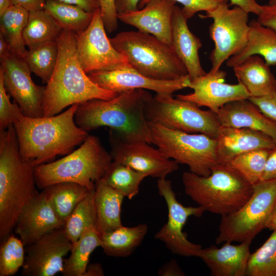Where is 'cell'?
I'll list each match as a JSON object with an SVG mask.
<instances>
[{
  "mask_svg": "<svg viewBox=\"0 0 276 276\" xmlns=\"http://www.w3.org/2000/svg\"><path fill=\"white\" fill-rule=\"evenodd\" d=\"M78 105L51 117L22 115L13 124L22 159L36 167L53 162L58 155H67L81 145L89 134L75 122Z\"/></svg>",
  "mask_w": 276,
  "mask_h": 276,
  "instance_id": "obj_1",
  "label": "cell"
},
{
  "mask_svg": "<svg viewBox=\"0 0 276 276\" xmlns=\"http://www.w3.org/2000/svg\"><path fill=\"white\" fill-rule=\"evenodd\" d=\"M152 96L146 89H136L120 93L109 100L86 101L79 104L75 114V122L87 132L108 127L125 141H142L151 144L144 108Z\"/></svg>",
  "mask_w": 276,
  "mask_h": 276,
  "instance_id": "obj_2",
  "label": "cell"
},
{
  "mask_svg": "<svg viewBox=\"0 0 276 276\" xmlns=\"http://www.w3.org/2000/svg\"><path fill=\"white\" fill-rule=\"evenodd\" d=\"M57 41L58 59L45 86L43 117L58 114L75 104L94 99L109 100L119 94L100 87L84 72L77 56L74 33L63 30Z\"/></svg>",
  "mask_w": 276,
  "mask_h": 276,
  "instance_id": "obj_3",
  "label": "cell"
},
{
  "mask_svg": "<svg viewBox=\"0 0 276 276\" xmlns=\"http://www.w3.org/2000/svg\"><path fill=\"white\" fill-rule=\"evenodd\" d=\"M35 166L22 159L13 125L0 130V240L12 233L25 206L39 192Z\"/></svg>",
  "mask_w": 276,
  "mask_h": 276,
  "instance_id": "obj_4",
  "label": "cell"
},
{
  "mask_svg": "<svg viewBox=\"0 0 276 276\" xmlns=\"http://www.w3.org/2000/svg\"><path fill=\"white\" fill-rule=\"evenodd\" d=\"M186 194L205 211L223 217L239 209L251 196L252 186L228 165L218 164L208 176L182 175Z\"/></svg>",
  "mask_w": 276,
  "mask_h": 276,
  "instance_id": "obj_5",
  "label": "cell"
},
{
  "mask_svg": "<svg viewBox=\"0 0 276 276\" xmlns=\"http://www.w3.org/2000/svg\"><path fill=\"white\" fill-rule=\"evenodd\" d=\"M112 162L99 137L88 135L80 147L64 157L34 167L37 187H46L61 182H72L95 189Z\"/></svg>",
  "mask_w": 276,
  "mask_h": 276,
  "instance_id": "obj_6",
  "label": "cell"
},
{
  "mask_svg": "<svg viewBox=\"0 0 276 276\" xmlns=\"http://www.w3.org/2000/svg\"><path fill=\"white\" fill-rule=\"evenodd\" d=\"M130 65L142 75L156 80H174L188 74L171 45L139 31H123L110 38Z\"/></svg>",
  "mask_w": 276,
  "mask_h": 276,
  "instance_id": "obj_7",
  "label": "cell"
},
{
  "mask_svg": "<svg viewBox=\"0 0 276 276\" xmlns=\"http://www.w3.org/2000/svg\"><path fill=\"white\" fill-rule=\"evenodd\" d=\"M152 144L165 156L187 165L189 171L208 176L218 164L216 139L206 134H192L149 123Z\"/></svg>",
  "mask_w": 276,
  "mask_h": 276,
  "instance_id": "obj_8",
  "label": "cell"
},
{
  "mask_svg": "<svg viewBox=\"0 0 276 276\" xmlns=\"http://www.w3.org/2000/svg\"><path fill=\"white\" fill-rule=\"evenodd\" d=\"M148 122L189 133H200L216 139L221 127L217 114L202 110L192 102L174 99L172 95L156 94L144 108Z\"/></svg>",
  "mask_w": 276,
  "mask_h": 276,
  "instance_id": "obj_9",
  "label": "cell"
},
{
  "mask_svg": "<svg viewBox=\"0 0 276 276\" xmlns=\"http://www.w3.org/2000/svg\"><path fill=\"white\" fill-rule=\"evenodd\" d=\"M239 209L221 217L216 238L217 244L226 242H251L263 229L276 201V179L260 180Z\"/></svg>",
  "mask_w": 276,
  "mask_h": 276,
  "instance_id": "obj_10",
  "label": "cell"
},
{
  "mask_svg": "<svg viewBox=\"0 0 276 276\" xmlns=\"http://www.w3.org/2000/svg\"><path fill=\"white\" fill-rule=\"evenodd\" d=\"M249 13L238 6L229 8L227 3L206 12L201 18H211L209 32L214 42L210 55L211 71L219 69L224 61L238 53L247 44L249 31Z\"/></svg>",
  "mask_w": 276,
  "mask_h": 276,
  "instance_id": "obj_11",
  "label": "cell"
},
{
  "mask_svg": "<svg viewBox=\"0 0 276 276\" xmlns=\"http://www.w3.org/2000/svg\"><path fill=\"white\" fill-rule=\"evenodd\" d=\"M157 188L166 203L168 213L167 222L155 234L154 238L163 242L174 254L199 258L202 246L190 242L182 229L189 217H200L204 210L200 206H185L180 203L170 180L158 179Z\"/></svg>",
  "mask_w": 276,
  "mask_h": 276,
  "instance_id": "obj_12",
  "label": "cell"
},
{
  "mask_svg": "<svg viewBox=\"0 0 276 276\" xmlns=\"http://www.w3.org/2000/svg\"><path fill=\"white\" fill-rule=\"evenodd\" d=\"M75 38L77 56L87 74L129 64L127 57L113 47L108 38L100 9L94 12L88 27L75 34Z\"/></svg>",
  "mask_w": 276,
  "mask_h": 276,
  "instance_id": "obj_13",
  "label": "cell"
},
{
  "mask_svg": "<svg viewBox=\"0 0 276 276\" xmlns=\"http://www.w3.org/2000/svg\"><path fill=\"white\" fill-rule=\"evenodd\" d=\"M0 58V75L5 88L23 114L31 118L43 117L45 86L33 82L31 72L22 57L10 52Z\"/></svg>",
  "mask_w": 276,
  "mask_h": 276,
  "instance_id": "obj_14",
  "label": "cell"
},
{
  "mask_svg": "<svg viewBox=\"0 0 276 276\" xmlns=\"http://www.w3.org/2000/svg\"><path fill=\"white\" fill-rule=\"evenodd\" d=\"M109 143L112 161L126 165L147 176L166 178L178 169L176 162L168 158L158 148L146 142L125 141L110 130Z\"/></svg>",
  "mask_w": 276,
  "mask_h": 276,
  "instance_id": "obj_15",
  "label": "cell"
},
{
  "mask_svg": "<svg viewBox=\"0 0 276 276\" xmlns=\"http://www.w3.org/2000/svg\"><path fill=\"white\" fill-rule=\"evenodd\" d=\"M72 247V243L63 227L44 235L25 247L21 275L53 276L61 273L64 257L70 252Z\"/></svg>",
  "mask_w": 276,
  "mask_h": 276,
  "instance_id": "obj_16",
  "label": "cell"
},
{
  "mask_svg": "<svg viewBox=\"0 0 276 276\" xmlns=\"http://www.w3.org/2000/svg\"><path fill=\"white\" fill-rule=\"evenodd\" d=\"M89 78L102 88L122 93L143 89L151 90L156 94L173 95L174 92L189 88L191 80L188 75L174 80H159L147 77L127 64L108 71L89 73Z\"/></svg>",
  "mask_w": 276,
  "mask_h": 276,
  "instance_id": "obj_17",
  "label": "cell"
},
{
  "mask_svg": "<svg viewBox=\"0 0 276 276\" xmlns=\"http://www.w3.org/2000/svg\"><path fill=\"white\" fill-rule=\"evenodd\" d=\"M226 76V72L220 69L214 72L210 70L205 75L191 80L189 88L193 89V93L179 94L176 98L192 102L199 107H206L217 113L228 103L250 97L241 83H225Z\"/></svg>",
  "mask_w": 276,
  "mask_h": 276,
  "instance_id": "obj_18",
  "label": "cell"
},
{
  "mask_svg": "<svg viewBox=\"0 0 276 276\" xmlns=\"http://www.w3.org/2000/svg\"><path fill=\"white\" fill-rule=\"evenodd\" d=\"M42 190L23 208L14 227L26 247L44 235L63 227Z\"/></svg>",
  "mask_w": 276,
  "mask_h": 276,
  "instance_id": "obj_19",
  "label": "cell"
},
{
  "mask_svg": "<svg viewBox=\"0 0 276 276\" xmlns=\"http://www.w3.org/2000/svg\"><path fill=\"white\" fill-rule=\"evenodd\" d=\"M176 3L172 0H151L142 9L118 14V18L172 45V20Z\"/></svg>",
  "mask_w": 276,
  "mask_h": 276,
  "instance_id": "obj_20",
  "label": "cell"
},
{
  "mask_svg": "<svg viewBox=\"0 0 276 276\" xmlns=\"http://www.w3.org/2000/svg\"><path fill=\"white\" fill-rule=\"evenodd\" d=\"M216 139L218 163L225 165L241 154L260 149H272L276 145L267 134L246 128L221 126Z\"/></svg>",
  "mask_w": 276,
  "mask_h": 276,
  "instance_id": "obj_21",
  "label": "cell"
},
{
  "mask_svg": "<svg viewBox=\"0 0 276 276\" xmlns=\"http://www.w3.org/2000/svg\"><path fill=\"white\" fill-rule=\"evenodd\" d=\"M226 242L220 247L215 245L202 248L199 257L212 276H245L251 242L234 245Z\"/></svg>",
  "mask_w": 276,
  "mask_h": 276,
  "instance_id": "obj_22",
  "label": "cell"
},
{
  "mask_svg": "<svg viewBox=\"0 0 276 276\" xmlns=\"http://www.w3.org/2000/svg\"><path fill=\"white\" fill-rule=\"evenodd\" d=\"M187 20L181 8L176 5L172 20V47L192 80L205 75L206 72L201 65L198 54L201 41L190 31Z\"/></svg>",
  "mask_w": 276,
  "mask_h": 276,
  "instance_id": "obj_23",
  "label": "cell"
},
{
  "mask_svg": "<svg viewBox=\"0 0 276 276\" xmlns=\"http://www.w3.org/2000/svg\"><path fill=\"white\" fill-rule=\"evenodd\" d=\"M217 114L221 126L260 131L269 135L276 143V123L248 99L228 103L219 109Z\"/></svg>",
  "mask_w": 276,
  "mask_h": 276,
  "instance_id": "obj_24",
  "label": "cell"
},
{
  "mask_svg": "<svg viewBox=\"0 0 276 276\" xmlns=\"http://www.w3.org/2000/svg\"><path fill=\"white\" fill-rule=\"evenodd\" d=\"M238 82L247 89L250 97L276 93V78L264 59L250 56L233 67Z\"/></svg>",
  "mask_w": 276,
  "mask_h": 276,
  "instance_id": "obj_25",
  "label": "cell"
},
{
  "mask_svg": "<svg viewBox=\"0 0 276 276\" xmlns=\"http://www.w3.org/2000/svg\"><path fill=\"white\" fill-rule=\"evenodd\" d=\"M249 25L247 44L226 61L227 66L233 68L247 57L255 55L262 56L269 66L276 65V31L263 26L257 19L251 20Z\"/></svg>",
  "mask_w": 276,
  "mask_h": 276,
  "instance_id": "obj_26",
  "label": "cell"
},
{
  "mask_svg": "<svg viewBox=\"0 0 276 276\" xmlns=\"http://www.w3.org/2000/svg\"><path fill=\"white\" fill-rule=\"evenodd\" d=\"M125 197L101 180L95 183L96 229L101 237L122 226L121 207Z\"/></svg>",
  "mask_w": 276,
  "mask_h": 276,
  "instance_id": "obj_27",
  "label": "cell"
},
{
  "mask_svg": "<svg viewBox=\"0 0 276 276\" xmlns=\"http://www.w3.org/2000/svg\"><path fill=\"white\" fill-rule=\"evenodd\" d=\"M147 232L145 223L131 227L122 225L102 235L101 247L108 256L126 258L141 244Z\"/></svg>",
  "mask_w": 276,
  "mask_h": 276,
  "instance_id": "obj_28",
  "label": "cell"
},
{
  "mask_svg": "<svg viewBox=\"0 0 276 276\" xmlns=\"http://www.w3.org/2000/svg\"><path fill=\"white\" fill-rule=\"evenodd\" d=\"M42 190L56 215L65 222L76 205L93 190L75 182H61Z\"/></svg>",
  "mask_w": 276,
  "mask_h": 276,
  "instance_id": "obj_29",
  "label": "cell"
},
{
  "mask_svg": "<svg viewBox=\"0 0 276 276\" xmlns=\"http://www.w3.org/2000/svg\"><path fill=\"white\" fill-rule=\"evenodd\" d=\"M101 245V237L96 228H90L85 232L74 243L67 259H64L63 276H84L89 264L91 254Z\"/></svg>",
  "mask_w": 276,
  "mask_h": 276,
  "instance_id": "obj_30",
  "label": "cell"
},
{
  "mask_svg": "<svg viewBox=\"0 0 276 276\" xmlns=\"http://www.w3.org/2000/svg\"><path fill=\"white\" fill-rule=\"evenodd\" d=\"M63 30L43 9L29 12L24 30L26 46L32 49L43 43L57 41Z\"/></svg>",
  "mask_w": 276,
  "mask_h": 276,
  "instance_id": "obj_31",
  "label": "cell"
},
{
  "mask_svg": "<svg viewBox=\"0 0 276 276\" xmlns=\"http://www.w3.org/2000/svg\"><path fill=\"white\" fill-rule=\"evenodd\" d=\"M43 10L63 30L75 34L85 30L91 22L94 13L75 5L58 0H46Z\"/></svg>",
  "mask_w": 276,
  "mask_h": 276,
  "instance_id": "obj_32",
  "label": "cell"
},
{
  "mask_svg": "<svg viewBox=\"0 0 276 276\" xmlns=\"http://www.w3.org/2000/svg\"><path fill=\"white\" fill-rule=\"evenodd\" d=\"M29 15V12L27 10L13 5L0 16V34L7 41L11 51L22 58L27 51L23 32Z\"/></svg>",
  "mask_w": 276,
  "mask_h": 276,
  "instance_id": "obj_33",
  "label": "cell"
},
{
  "mask_svg": "<svg viewBox=\"0 0 276 276\" xmlns=\"http://www.w3.org/2000/svg\"><path fill=\"white\" fill-rule=\"evenodd\" d=\"M147 176L126 165L112 161L100 180L131 200L139 193L140 184Z\"/></svg>",
  "mask_w": 276,
  "mask_h": 276,
  "instance_id": "obj_34",
  "label": "cell"
},
{
  "mask_svg": "<svg viewBox=\"0 0 276 276\" xmlns=\"http://www.w3.org/2000/svg\"><path fill=\"white\" fill-rule=\"evenodd\" d=\"M95 192V189L76 205L65 222L63 229L72 243L87 230L96 228Z\"/></svg>",
  "mask_w": 276,
  "mask_h": 276,
  "instance_id": "obj_35",
  "label": "cell"
},
{
  "mask_svg": "<svg viewBox=\"0 0 276 276\" xmlns=\"http://www.w3.org/2000/svg\"><path fill=\"white\" fill-rule=\"evenodd\" d=\"M58 56V42L54 41L29 49L23 58L31 73L47 83L54 70Z\"/></svg>",
  "mask_w": 276,
  "mask_h": 276,
  "instance_id": "obj_36",
  "label": "cell"
},
{
  "mask_svg": "<svg viewBox=\"0 0 276 276\" xmlns=\"http://www.w3.org/2000/svg\"><path fill=\"white\" fill-rule=\"evenodd\" d=\"M271 149H260L235 157L227 164L253 186L260 181Z\"/></svg>",
  "mask_w": 276,
  "mask_h": 276,
  "instance_id": "obj_37",
  "label": "cell"
},
{
  "mask_svg": "<svg viewBox=\"0 0 276 276\" xmlns=\"http://www.w3.org/2000/svg\"><path fill=\"white\" fill-rule=\"evenodd\" d=\"M246 275L276 276V231L255 252L250 253Z\"/></svg>",
  "mask_w": 276,
  "mask_h": 276,
  "instance_id": "obj_38",
  "label": "cell"
},
{
  "mask_svg": "<svg viewBox=\"0 0 276 276\" xmlns=\"http://www.w3.org/2000/svg\"><path fill=\"white\" fill-rule=\"evenodd\" d=\"M1 242L0 276L13 275L24 265L25 246L13 234Z\"/></svg>",
  "mask_w": 276,
  "mask_h": 276,
  "instance_id": "obj_39",
  "label": "cell"
},
{
  "mask_svg": "<svg viewBox=\"0 0 276 276\" xmlns=\"http://www.w3.org/2000/svg\"><path fill=\"white\" fill-rule=\"evenodd\" d=\"M10 96L0 75V130L7 129L24 115L19 106L15 102L10 101Z\"/></svg>",
  "mask_w": 276,
  "mask_h": 276,
  "instance_id": "obj_40",
  "label": "cell"
},
{
  "mask_svg": "<svg viewBox=\"0 0 276 276\" xmlns=\"http://www.w3.org/2000/svg\"><path fill=\"white\" fill-rule=\"evenodd\" d=\"M151 0H141L138 5L139 9H142ZM180 3L183 14L189 19L200 11L208 12L214 9L220 5L226 4L228 0H172Z\"/></svg>",
  "mask_w": 276,
  "mask_h": 276,
  "instance_id": "obj_41",
  "label": "cell"
},
{
  "mask_svg": "<svg viewBox=\"0 0 276 276\" xmlns=\"http://www.w3.org/2000/svg\"><path fill=\"white\" fill-rule=\"evenodd\" d=\"M100 10L106 31L111 33L118 28V18L115 0H99Z\"/></svg>",
  "mask_w": 276,
  "mask_h": 276,
  "instance_id": "obj_42",
  "label": "cell"
},
{
  "mask_svg": "<svg viewBox=\"0 0 276 276\" xmlns=\"http://www.w3.org/2000/svg\"><path fill=\"white\" fill-rule=\"evenodd\" d=\"M248 99L267 118L276 123V93Z\"/></svg>",
  "mask_w": 276,
  "mask_h": 276,
  "instance_id": "obj_43",
  "label": "cell"
},
{
  "mask_svg": "<svg viewBox=\"0 0 276 276\" xmlns=\"http://www.w3.org/2000/svg\"><path fill=\"white\" fill-rule=\"evenodd\" d=\"M257 20L263 26L276 31V3L261 5Z\"/></svg>",
  "mask_w": 276,
  "mask_h": 276,
  "instance_id": "obj_44",
  "label": "cell"
},
{
  "mask_svg": "<svg viewBox=\"0 0 276 276\" xmlns=\"http://www.w3.org/2000/svg\"><path fill=\"white\" fill-rule=\"evenodd\" d=\"M274 179H276V145L270 150L261 180Z\"/></svg>",
  "mask_w": 276,
  "mask_h": 276,
  "instance_id": "obj_45",
  "label": "cell"
},
{
  "mask_svg": "<svg viewBox=\"0 0 276 276\" xmlns=\"http://www.w3.org/2000/svg\"><path fill=\"white\" fill-rule=\"evenodd\" d=\"M160 276H185V272L178 265L176 261L171 260L163 265L158 270Z\"/></svg>",
  "mask_w": 276,
  "mask_h": 276,
  "instance_id": "obj_46",
  "label": "cell"
},
{
  "mask_svg": "<svg viewBox=\"0 0 276 276\" xmlns=\"http://www.w3.org/2000/svg\"><path fill=\"white\" fill-rule=\"evenodd\" d=\"M229 6H238L247 12L253 13L257 16L260 14L261 5L256 0H228Z\"/></svg>",
  "mask_w": 276,
  "mask_h": 276,
  "instance_id": "obj_47",
  "label": "cell"
},
{
  "mask_svg": "<svg viewBox=\"0 0 276 276\" xmlns=\"http://www.w3.org/2000/svg\"><path fill=\"white\" fill-rule=\"evenodd\" d=\"M141 0H115L116 10L118 14L128 13L139 9Z\"/></svg>",
  "mask_w": 276,
  "mask_h": 276,
  "instance_id": "obj_48",
  "label": "cell"
},
{
  "mask_svg": "<svg viewBox=\"0 0 276 276\" xmlns=\"http://www.w3.org/2000/svg\"><path fill=\"white\" fill-rule=\"evenodd\" d=\"M13 5L21 7L29 12L42 10L46 0H11Z\"/></svg>",
  "mask_w": 276,
  "mask_h": 276,
  "instance_id": "obj_49",
  "label": "cell"
},
{
  "mask_svg": "<svg viewBox=\"0 0 276 276\" xmlns=\"http://www.w3.org/2000/svg\"><path fill=\"white\" fill-rule=\"evenodd\" d=\"M66 3L79 6L85 11L94 13L100 9L99 0H58Z\"/></svg>",
  "mask_w": 276,
  "mask_h": 276,
  "instance_id": "obj_50",
  "label": "cell"
},
{
  "mask_svg": "<svg viewBox=\"0 0 276 276\" xmlns=\"http://www.w3.org/2000/svg\"><path fill=\"white\" fill-rule=\"evenodd\" d=\"M104 272L102 265L98 263L88 265L84 276H103Z\"/></svg>",
  "mask_w": 276,
  "mask_h": 276,
  "instance_id": "obj_51",
  "label": "cell"
},
{
  "mask_svg": "<svg viewBox=\"0 0 276 276\" xmlns=\"http://www.w3.org/2000/svg\"><path fill=\"white\" fill-rule=\"evenodd\" d=\"M265 228L272 231H276V201L266 223Z\"/></svg>",
  "mask_w": 276,
  "mask_h": 276,
  "instance_id": "obj_52",
  "label": "cell"
},
{
  "mask_svg": "<svg viewBox=\"0 0 276 276\" xmlns=\"http://www.w3.org/2000/svg\"><path fill=\"white\" fill-rule=\"evenodd\" d=\"M12 52L7 41L4 36L0 34V58L5 56Z\"/></svg>",
  "mask_w": 276,
  "mask_h": 276,
  "instance_id": "obj_53",
  "label": "cell"
},
{
  "mask_svg": "<svg viewBox=\"0 0 276 276\" xmlns=\"http://www.w3.org/2000/svg\"><path fill=\"white\" fill-rule=\"evenodd\" d=\"M13 5L11 0H0V16Z\"/></svg>",
  "mask_w": 276,
  "mask_h": 276,
  "instance_id": "obj_54",
  "label": "cell"
},
{
  "mask_svg": "<svg viewBox=\"0 0 276 276\" xmlns=\"http://www.w3.org/2000/svg\"><path fill=\"white\" fill-rule=\"evenodd\" d=\"M276 3V0H269L268 4H273Z\"/></svg>",
  "mask_w": 276,
  "mask_h": 276,
  "instance_id": "obj_55",
  "label": "cell"
}]
</instances>
